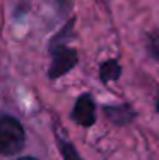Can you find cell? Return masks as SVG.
I'll return each instance as SVG.
<instances>
[{"instance_id":"obj_4","label":"cell","mask_w":159,"mask_h":160,"mask_svg":"<svg viewBox=\"0 0 159 160\" xmlns=\"http://www.w3.org/2000/svg\"><path fill=\"white\" fill-rule=\"evenodd\" d=\"M106 116L116 124H127L134 119V111H132L130 106H108L104 109Z\"/></svg>"},{"instance_id":"obj_8","label":"cell","mask_w":159,"mask_h":160,"mask_svg":"<svg viewBox=\"0 0 159 160\" xmlns=\"http://www.w3.org/2000/svg\"><path fill=\"white\" fill-rule=\"evenodd\" d=\"M16 160H38V158H34V157H19Z\"/></svg>"},{"instance_id":"obj_5","label":"cell","mask_w":159,"mask_h":160,"mask_svg":"<svg viewBox=\"0 0 159 160\" xmlns=\"http://www.w3.org/2000/svg\"><path fill=\"white\" fill-rule=\"evenodd\" d=\"M120 73H122V67L118 65V62H115V60H108V62H104L101 65V80L103 82H111V80H118Z\"/></svg>"},{"instance_id":"obj_2","label":"cell","mask_w":159,"mask_h":160,"mask_svg":"<svg viewBox=\"0 0 159 160\" xmlns=\"http://www.w3.org/2000/svg\"><path fill=\"white\" fill-rule=\"evenodd\" d=\"M77 63V53L70 48H58L53 53V62L50 68V77L56 78L60 75L72 70V67Z\"/></svg>"},{"instance_id":"obj_3","label":"cell","mask_w":159,"mask_h":160,"mask_svg":"<svg viewBox=\"0 0 159 160\" xmlns=\"http://www.w3.org/2000/svg\"><path fill=\"white\" fill-rule=\"evenodd\" d=\"M72 118L81 126H93L94 124V121H96V106H94V101L89 94H84L77 99Z\"/></svg>"},{"instance_id":"obj_9","label":"cell","mask_w":159,"mask_h":160,"mask_svg":"<svg viewBox=\"0 0 159 160\" xmlns=\"http://www.w3.org/2000/svg\"><path fill=\"white\" fill-rule=\"evenodd\" d=\"M156 109H157V111H159V99H157V104H156Z\"/></svg>"},{"instance_id":"obj_7","label":"cell","mask_w":159,"mask_h":160,"mask_svg":"<svg viewBox=\"0 0 159 160\" xmlns=\"http://www.w3.org/2000/svg\"><path fill=\"white\" fill-rule=\"evenodd\" d=\"M149 51H151V55L159 62V36H154L152 39L149 41Z\"/></svg>"},{"instance_id":"obj_1","label":"cell","mask_w":159,"mask_h":160,"mask_svg":"<svg viewBox=\"0 0 159 160\" xmlns=\"http://www.w3.org/2000/svg\"><path fill=\"white\" fill-rule=\"evenodd\" d=\"M26 131L21 121L9 114L0 116V153L16 155L24 148Z\"/></svg>"},{"instance_id":"obj_6","label":"cell","mask_w":159,"mask_h":160,"mask_svg":"<svg viewBox=\"0 0 159 160\" xmlns=\"http://www.w3.org/2000/svg\"><path fill=\"white\" fill-rule=\"evenodd\" d=\"M60 150H62V153H63V157H65V160H82L81 157H79V153L75 152V148L72 147L70 143L60 142Z\"/></svg>"}]
</instances>
